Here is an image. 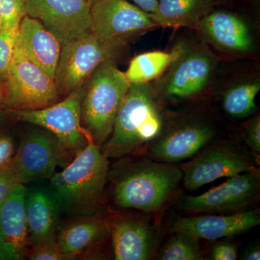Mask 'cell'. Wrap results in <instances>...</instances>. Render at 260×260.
<instances>
[{
	"label": "cell",
	"mask_w": 260,
	"mask_h": 260,
	"mask_svg": "<svg viewBox=\"0 0 260 260\" xmlns=\"http://www.w3.org/2000/svg\"><path fill=\"white\" fill-rule=\"evenodd\" d=\"M28 244L34 246L56 238L61 215L60 207L51 189H25Z\"/></svg>",
	"instance_id": "19"
},
{
	"label": "cell",
	"mask_w": 260,
	"mask_h": 260,
	"mask_svg": "<svg viewBox=\"0 0 260 260\" xmlns=\"http://www.w3.org/2000/svg\"><path fill=\"white\" fill-rule=\"evenodd\" d=\"M259 90V80H246L234 85L224 94V110L236 119L252 115L257 109L255 99Z\"/></svg>",
	"instance_id": "24"
},
{
	"label": "cell",
	"mask_w": 260,
	"mask_h": 260,
	"mask_svg": "<svg viewBox=\"0 0 260 260\" xmlns=\"http://www.w3.org/2000/svg\"><path fill=\"white\" fill-rule=\"evenodd\" d=\"M215 129L199 119H186L161 132L150 145L148 155L157 161L174 164L194 156L213 139Z\"/></svg>",
	"instance_id": "14"
},
{
	"label": "cell",
	"mask_w": 260,
	"mask_h": 260,
	"mask_svg": "<svg viewBox=\"0 0 260 260\" xmlns=\"http://www.w3.org/2000/svg\"><path fill=\"white\" fill-rule=\"evenodd\" d=\"M3 80L6 110H36L53 105L60 99L54 80L29 60L17 39L14 54Z\"/></svg>",
	"instance_id": "5"
},
{
	"label": "cell",
	"mask_w": 260,
	"mask_h": 260,
	"mask_svg": "<svg viewBox=\"0 0 260 260\" xmlns=\"http://www.w3.org/2000/svg\"><path fill=\"white\" fill-rule=\"evenodd\" d=\"M259 223V210H254L228 215L182 217L174 222L170 232L184 233L198 240L213 241L241 235Z\"/></svg>",
	"instance_id": "15"
},
{
	"label": "cell",
	"mask_w": 260,
	"mask_h": 260,
	"mask_svg": "<svg viewBox=\"0 0 260 260\" xmlns=\"http://www.w3.org/2000/svg\"><path fill=\"white\" fill-rule=\"evenodd\" d=\"M129 85L124 73L114 60L99 65L85 84L82 125L100 148L112 134L116 116Z\"/></svg>",
	"instance_id": "4"
},
{
	"label": "cell",
	"mask_w": 260,
	"mask_h": 260,
	"mask_svg": "<svg viewBox=\"0 0 260 260\" xmlns=\"http://www.w3.org/2000/svg\"><path fill=\"white\" fill-rule=\"evenodd\" d=\"M29 259L31 260H68V256L61 251L56 238L31 246Z\"/></svg>",
	"instance_id": "28"
},
{
	"label": "cell",
	"mask_w": 260,
	"mask_h": 260,
	"mask_svg": "<svg viewBox=\"0 0 260 260\" xmlns=\"http://www.w3.org/2000/svg\"><path fill=\"white\" fill-rule=\"evenodd\" d=\"M182 178V171L173 164L147 158L127 162L114 179V203L121 208L156 211L176 191Z\"/></svg>",
	"instance_id": "2"
},
{
	"label": "cell",
	"mask_w": 260,
	"mask_h": 260,
	"mask_svg": "<svg viewBox=\"0 0 260 260\" xmlns=\"http://www.w3.org/2000/svg\"><path fill=\"white\" fill-rule=\"evenodd\" d=\"M150 84H130L114 121L112 133L101 150L119 158L153 142L162 131V118Z\"/></svg>",
	"instance_id": "3"
},
{
	"label": "cell",
	"mask_w": 260,
	"mask_h": 260,
	"mask_svg": "<svg viewBox=\"0 0 260 260\" xmlns=\"http://www.w3.org/2000/svg\"><path fill=\"white\" fill-rule=\"evenodd\" d=\"M243 259L259 260L260 250L259 246L258 247L251 248V249H249V250L246 251L245 254L243 256Z\"/></svg>",
	"instance_id": "34"
},
{
	"label": "cell",
	"mask_w": 260,
	"mask_h": 260,
	"mask_svg": "<svg viewBox=\"0 0 260 260\" xmlns=\"http://www.w3.org/2000/svg\"><path fill=\"white\" fill-rule=\"evenodd\" d=\"M17 34L0 28V78H4L14 54Z\"/></svg>",
	"instance_id": "29"
},
{
	"label": "cell",
	"mask_w": 260,
	"mask_h": 260,
	"mask_svg": "<svg viewBox=\"0 0 260 260\" xmlns=\"http://www.w3.org/2000/svg\"><path fill=\"white\" fill-rule=\"evenodd\" d=\"M215 56L205 47H186L158 83L166 97L186 99L203 93L215 73Z\"/></svg>",
	"instance_id": "13"
},
{
	"label": "cell",
	"mask_w": 260,
	"mask_h": 260,
	"mask_svg": "<svg viewBox=\"0 0 260 260\" xmlns=\"http://www.w3.org/2000/svg\"><path fill=\"white\" fill-rule=\"evenodd\" d=\"M114 259L147 260L154 247L153 229L139 219L120 218L110 229Z\"/></svg>",
	"instance_id": "20"
},
{
	"label": "cell",
	"mask_w": 260,
	"mask_h": 260,
	"mask_svg": "<svg viewBox=\"0 0 260 260\" xmlns=\"http://www.w3.org/2000/svg\"><path fill=\"white\" fill-rule=\"evenodd\" d=\"M85 1L87 2V3H89V5H90V6H92L94 4V3H96L98 0H85Z\"/></svg>",
	"instance_id": "36"
},
{
	"label": "cell",
	"mask_w": 260,
	"mask_h": 260,
	"mask_svg": "<svg viewBox=\"0 0 260 260\" xmlns=\"http://www.w3.org/2000/svg\"><path fill=\"white\" fill-rule=\"evenodd\" d=\"M109 228L96 214L70 218L58 228L56 242L61 251L72 259L104 239L110 232Z\"/></svg>",
	"instance_id": "21"
},
{
	"label": "cell",
	"mask_w": 260,
	"mask_h": 260,
	"mask_svg": "<svg viewBox=\"0 0 260 260\" xmlns=\"http://www.w3.org/2000/svg\"><path fill=\"white\" fill-rule=\"evenodd\" d=\"M26 15L25 0H0V28L5 31L17 34Z\"/></svg>",
	"instance_id": "26"
},
{
	"label": "cell",
	"mask_w": 260,
	"mask_h": 260,
	"mask_svg": "<svg viewBox=\"0 0 260 260\" xmlns=\"http://www.w3.org/2000/svg\"><path fill=\"white\" fill-rule=\"evenodd\" d=\"M215 2H216V0H215Z\"/></svg>",
	"instance_id": "37"
},
{
	"label": "cell",
	"mask_w": 260,
	"mask_h": 260,
	"mask_svg": "<svg viewBox=\"0 0 260 260\" xmlns=\"http://www.w3.org/2000/svg\"><path fill=\"white\" fill-rule=\"evenodd\" d=\"M178 45L172 51H153L135 56L124 73L129 84H148L165 74L167 70L185 50Z\"/></svg>",
	"instance_id": "23"
},
{
	"label": "cell",
	"mask_w": 260,
	"mask_h": 260,
	"mask_svg": "<svg viewBox=\"0 0 260 260\" xmlns=\"http://www.w3.org/2000/svg\"><path fill=\"white\" fill-rule=\"evenodd\" d=\"M84 88L85 85L49 107L36 110H7V112L13 121L28 123L50 132L59 140L67 155L74 157L92 140L82 125Z\"/></svg>",
	"instance_id": "6"
},
{
	"label": "cell",
	"mask_w": 260,
	"mask_h": 260,
	"mask_svg": "<svg viewBox=\"0 0 260 260\" xmlns=\"http://www.w3.org/2000/svg\"><path fill=\"white\" fill-rule=\"evenodd\" d=\"M195 29L205 42L224 52L246 54L254 50L249 27L242 18L230 12H211Z\"/></svg>",
	"instance_id": "17"
},
{
	"label": "cell",
	"mask_w": 260,
	"mask_h": 260,
	"mask_svg": "<svg viewBox=\"0 0 260 260\" xmlns=\"http://www.w3.org/2000/svg\"><path fill=\"white\" fill-rule=\"evenodd\" d=\"M215 3V0H157L156 11L150 15L162 27L196 28L213 11Z\"/></svg>",
	"instance_id": "22"
},
{
	"label": "cell",
	"mask_w": 260,
	"mask_h": 260,
	"mask_svg": "<svg viewBox=\"0 0 260 260\" xmlns=\"http://www.w3.org/2000/svg\"><path fill=\"white\" fill-rule=\"evenodd\" d=\"M172 235L162 246L158 259L195 260L201 256L200 240L182 232H172Z\"/></svg>",
	"instance_id": "25"
},
{
	"label": "cell",
	"mask_w": 260,
	"mask_h": 260,
	"mask_svg": "<svg viewBox=\"0 0 260 260\" xmlns=\"http://www.w3.org/2000/svg\"><path fill=\"white\" fill-rule=\"evenodd\" d=\"M242 137L254 153H260V116L251 118L243 128Z\"/></svg>",
	"instance_id": "30"
},
{
	"label": "cell",
	"mask_w": 260,
	"mask_h": 260,
	"mask_svg": "<svg viewBox=\"0 0 260 260\" xmlns=\"http://www.w3.org/2000/svg\"><path fill=\"white\" fill-rule=\"evenodd\" d=\"M6 109L4 108L3 104V80L0 78V114L5 112Z\"/></svg>",
	"instance_id": "35"
},
{
	"label": "cell",
	"mask_w": 260,
	"mask_h": 260,
	"mask_svg": "<svg viewBox=\"0 0 260 260\" xmlns=\"http://www.w3.org/2000/svg\"><path fill=\"white\" fill-rule=\"evenodd\" d=\"M18 184V179L10 164L0 167V205Z\"/></svg>",
	"instance_id": "31"
},
{
	"label": "cell",
	"mask_w": 260,
	"mask_h": 260,
	"mask_svg": "<svg viewBox=\"0 0 260 260\" xmlns=\"http://www.w3.org/2000/svg\"><path fill=\"white\" fill-rule=\"evenodd\" d=\"M109 177V160L90 140L61 171L50 178V189L69 218L96 214Z\"/></svg>",
	"instance_id": "1"
},
{
	"label": "cell",
	"mask_w": 260,
	"mask_h": 260,
	"mask_svg": "<svg viewBox=\"0 0 260 260\" xmlns=\"http://www.w3.org/2000/svg\"><path fill=\"white\" fill-rule=\"evenodd\" d=\"M17 42L29 60L54 80L62 47L59 40L40 21L26 15L19 26Z\"/></svg>",
	"instance_id": "18"
},
{
	"label": "cell",
	"mask_w": 260,
	"mask_h": 260,
	"mask_svg": "<svg viewBox=\"0 0 260 260\" xmlns=\"http://www.w3.org/2000/svg\"><path fill=\"white\" fill-rule=\"evenodd\" d=\"M26 14L40 21L61 45L93 32L91 6L85 0H25Z\"/></svg>",
	"instance_id": "11"
},
{
	"label": "cell",
	"mask_w": 260,
	"mask_h": 260,
	"mask_svg": "<svg viewBox=\"0 0 260 260\" xmlns=\"http://www.w3.org/2000/svg\"><path fill=\"white\" fill-rule=\"evenodd\" d=\"M25 187L14 186L0 205V260L23 259L28 246Z\"/></svg>",
	"instance_id": "16"
},
{
	"label": "cell",
	"mask_w": 260,
	"mask_h": 260,
	"mask_svg": "<svg viewBox=\"0 0 260 260\" xmlns=\"http://www.w3.org/2000/svg\"><path fill=\"white\" fill-rule=\"evenodd\" d=\"M34 126L22 135L9 164L19 184L50 179L67 155L55 135Z\"/></svg>",
	"instance_id": "9"
},
{
	"label": "cell",
	"mask_w": 260,
	"mask_h": 260,
	"mask_svg": "<svg viewBox=\"0 0 260 260\" xmlns=\"http://www.w3.org/2000/svg\"><path fill=\"white\" fill-rule=\"evenodd\" d=\"M256 171L242 173L197 196L184 197L181 210L185 213H231L244 211L259 198Z\"/></svg>",
	"instance_id": "10"
},
{
	"label": "cell",
	"mask_w": 260,
	"mask_h": 260,
	"mask_svg": "<svg viewBox=\"0 0 260 260\" xmlns=\"http://www.w3.org/2000/svg\"><path fill=\"white\" fill-rule=\"evenodd\" d=\"M181 169L184 186L192 191L220 178L254 171V167L250 155L234 145L220 143L204 149Z\"/></svg>",
	"instance_id": "12"
},
{
	"label": "cell",
	"mask_w": 260,
	"mask_h": 260,
	"mask_svg": "<svg viewBox=\"0 0 260 260\" xmlns=\"http://www.w3.org/2000/svg\"><path fill=\"white\" fill-rule=\"evenodd\" d=\"M91 16L96 37L120 49L157 25L149 13L128 0H98Z\"/></svg>",
	"instance_id": "8"
},
{
	"label": "cell",
	"mask_w": 260,
	"mask_h": 260,
	"mask_svg": "<svg viewBox=\"0 0 260 260\" xmlns=\"http://www.w3.org/2000/svg\"><path fill=\"white\" fill-rule=\"evenodd\" d=\"M122 51L102 42L93 32L63 45L54 77L60 97L83 86L99 65L116 61Z\"/></svg>",
	"instance_id": "7"
},
{
	"label": "cell",
	"mask_w": 260,
	"mask_h": 260,
	"mask_svg": "<svg viewBox=\"0 0 260 260\" xmlns=\"http://www.w3.org/2000/svg\"><path fill=\"white\" fill-rule=\"evenodd\" d=\"M12 121L7 110L0 114V167L10 164L18 148L16 138L10 128Z\"/></svg>",
	"instance_id": "27"
},
{
	"label": "cell",
	"mask_w": 260,
	"mask_h": 260,
	"mask_svg": "<svg viewBox=\"0 0 260 260\" xmlns=\"http://www.w3.org/2000/svg\"><path fill=\"white\" fill-rule=\"evenodd\" d=\"M237 258V246L231 243H220L214 246L211 259L214 260H235Z\"/></svg>",
	"instance_id": "32"
},
{
	"label": "cell",
	"mask_w": 260,
	"mask_h": 260,
	"mask_svg": "<svg viewBox=\"0 0 260 260\" xmlns=\"http://www.w3.org/2000/svg\"><path fill=\"white\" fill-rule=\"evenodd\" d=\"M140 9L144 10L149 14L155 13L157 8V0H131Z\"/></svg>",
	"instance_id": "33"
}]
</instances>
